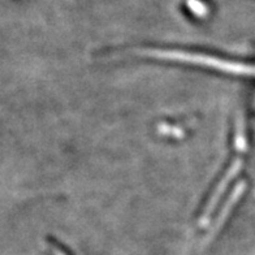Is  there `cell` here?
I'll return each mask as SVG.
<instances>
[{"mask_svg":"<svg viewBox=\"0 0 255 255\" xmlns=\"http://www.w3.org/2000/svg\"><path fill=\"white\" fill-rule=\"evenodd\" d=\"M54 254L55 255H67L65 253L63 252V250H61V249H59V248H54Z\"/></svg>","mask_w":255,"mask_h":255,"instance_id":"obj_3","label":"cell"},{"mask_svg":"<svg viewBox=\"0 0 255 255\" xmlns=\"http://www.w3.org/2000/svg\"><path fill=\"white\" fill-rule=\"evenodd\" d=\"M189 9L197 16H205L207 13V7L201 0H188Z\"/></svg>","mask_w":255,"mask_h":255,"instance_id":"obj_2","label":"cell"},{"mask_svg":"<svg viewBox=\"0 0 255 255\" xmlns=\"http://www.w3.org/2000/svg\"><path fill=\"white\" fill-rule=\"evenodd\" d=\"M139 55L151 57V59H159V60L207 68V69L222 72V73L244 76V77H255V64L228 60V59H222V57L212 56V55L180 50H142L139 51Z\"/></svg>","mask_w":255,"mask_h":255,"instance_id":"obj_1","label":"cell"}]
</instances>
